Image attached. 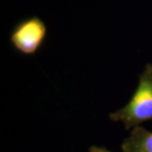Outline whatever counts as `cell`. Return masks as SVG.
Returning <instances> with one entry per match:
<instances>
[{"mask_svg":"<svg viewBox=\"0 0 152 152\" xmlns=\"http://www.w3.org/2000/svg\"><path fill=\"white\" fill-rule=\"evenodd\" d=\"M89 152H112L107 150L105 147L96 146V145H92L89 148Z\"/></svg>","mask_w":152,"mask_h":152,"instance_id":"cell-4","label":"cell"},{"mask_svg":"<svg viewBox=\"0 0 152 152\" xmlns=\"http://www.w3.org/2000/svg\"><path fill=\"white\" fill-rule=\"evenodd\" d=\"M113 122H122L129 130L152 121V64H148L139 76V83L129 102L124 107L109 114Z\"/></svg>","mask_w":152,"mask_h":152,"instance_id":"cell-1","label":"cell"},{"mask_svg":"<svg viewBox=\"0 0 152 152\" xmlns=\"http://www.w3.org/2000/svg\"><path fill=\"white\" fill-rule=\"evenodd\" d=\"M121 149L122 152H152V132L137 126L124 140Z\"/></svg>","mask_w":152,"mask_h":152,"instance_id":"cell-3","label":"cell"},{"mask_svg":"<svg viewBox=\"0 0 152 152\" xmlns=\"http://www.w3.org/2000/svg\"><path fill=\"white\" fill-rule=\"evenodd\" d=\"M48 36V27L38 16L23 19L13 27L10 33L11 45L20 54L33 56L42 48Z\"/></svg>","mask_w":152,"mask_h":152,"instance_id":"cell-2","label":"cell"}]
</instances>
